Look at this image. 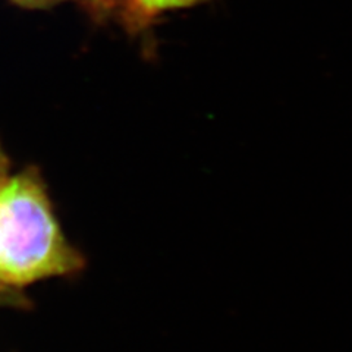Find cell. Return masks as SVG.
Here are the masks:
<instances>
[{
  "label": "cell",
  "instance_id": "obj_1",
  "mask_svg": "<svg viewBox=\"0 0 352 352\" xmlns=\"http://www.w3.org/2000/svg\"><path fill=\"white\" fill-rule=\"evenodd\" d=\"M82 266L37 176L21 173L0 184V285L18 288Z\"/></svg>",
  "mask_w": 352,
  "mask_h": 352
},
{
  "label": "cell",
  "instance_id": "obj_2",
  "mask_svg": "<svg viewBox=\"0 0 352 352\" xmlns=\"http://www.w3.org/2000/svg\"><path fill=\"white\" fill-rule=\"evenodd\" d=\"M203 0H124L129 12L140 21H151L170 10L191 8Z\"/></svg>",
  "mask_w": 352,
  "mask_h": 352
},
{
  "label": "cell",
  "instance_id": "obj_3",
  "mask_svg": "<svg viewBox=\"0 0 352 352\" xmlns=\"http://www.w3.org/2000/svg\"><path fill=\"white\" fill-rule=\"evenodd\" d=\"M25 300L15 291V288L0 285V305H24Z\"/></svg>",
  "mask_w": 352,
  "mask_h": 352
},
{
  "label": "cell",
  "instance_id": "obj_4",
  "mask_svg": "<svg viewBox=\"0 0 352 352\" xmlns=\"http://www.w3.org/2000/svg\"><path fill=\"white\" fill-rule=\"evenodd\" d=\"M2 176H3V163H2V160H0V184L3 182V178H2Z\"/></svg>",
  "mask_w": 352,
  "mask_h": 352
},
{
  "label": "cell",
  "instance_id": "obj_5",
  "mask_svg": "<svg viewBox=\"0 0 352 352\" xmlns=\"http://www.w3.org/2000/svg\"><path fill=\"white\" fill-rule=\"evenodd\" d=\"M22 2H32V3H37V2H46V0H22Z\"/></svg>",
  "mask_w": 352,
  "mask_h": 352
}]
</instances>
